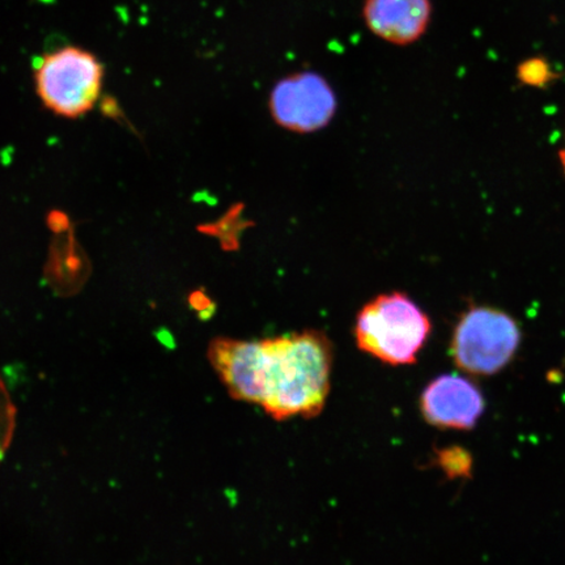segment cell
<instances>
[{
	"mask_svg": "<svg viewBox=\"0 0 565 565\" xmlns=\"http://www.w3.org/2000/svg\"><path fill=\"white\" fill-rule=\"evenodd\" d=\"M436 461L449 479L471 478L472 457L461 447L445 448L436 454Z\"/></svg>",
	"mask_w": 565,
	"mask_h": 565,
	"instance_id": "cell-9",
	"label": "cell"
},
{
	"mask_svg": "<svg viewBox=\"0 0 565 565\" xmlns=\"http://www.w3.org/2000/svg\"><path fill=\"white\" fill-rule=\"evenodd\" d=\"M271 116L282 129L307 134L328 126L337 111V96L329 82L315 71H300L275 84Z\"/></svg>",
	"mask_w": 565,
	"mask_h": 565,
	"instance_id": "cell-5",
	"label": "cell"
},
{
	"mask_svg": "<svg viewBox=\"0 0 565 565\" xmlns=\"http://www.w3.org/2000/svg\"><path fill=\"white\" fill-rule=\"evenodd\" d=\"M486 401L471 380L443 374L424 388L420 409L430 426L440 429L470 430L484 413Z\"/></svg>",
	"mask_w": 565,
	"mask_h": 565,
	"instance_id": "cell-6",
	"label": "cell"
},
{
	"mask_svg": "<svg viewBox=\"0 0 565 565\" xmlns=\"http://www.w3.org/2000/svg\"><path fill=\"white\" fill-rule=\"evenodd\" d=\"M105 70L97 56L67 45L34 61L35 92L55 116L79 118L95 108L102 96Z\"/></svg>",
	"mask_w": 565,
	"mask_h": 565,
	"instance_id": "cell-3",
	"label": "cell"
},
{
	"mask_svg": "<svg viewBox=\"0 0 565 565\" xmlns=\"http://www.w3.org/2000/svg\"><path fill=\"white\" fill-rule=\"evenodd\" d=\"M209 360L233 399L259 405L274 420L316 418L327 405L334 351L322 331L263 341L217 337Z\"/></svg>",
	"mask_w": 565,
	"mask_h": 565,
	"instance_id": "cell-1",
	"label": "cell"
},
{
	"mask_svg": "<svg viewBox=\"0 0 565 565\" xmlns=\"http://www.w3.org/2000/svg\"><path fill=\"white\" fill-rule=\"evenodd\" d=\"M521 341L520 324L511 315L498 308L471 307L459 318L450 352L459 370L489 377L511 364Z\"/></svg>",
	"mask_w": 565,
	"mask_h": 565,
	"instance_id": "cell-4",
	"label": "cell"
},
{
	"mask_svg": "<svg viewBox=\"0 0 565 565\" xmlns=\"http://www.w3.org/2000/svg\"><path fill=\"white\" fill-rule=\"evenodd\" d=\"M433 323L402 292L380 295L360 310L355 339L360 350L391 365L416 363Z\"/></svg>",
	"mask_w": 565,
	"mask_h": 565,
	"instance_id": "cell-2",
	"label": "cell"
},
{
	"mask_svg": "<svg viewBox=\"0 0 565 565\" xmlns=\"http://www.w3.org/2000/svg\"><path fill=\"white\" fill-rule=\"evenodd\" d=\"M559 162H561L562 171L565 175V139H564V145L562 147V150L559 151Z\"/></svg>",
	"mask_w": 565,
	"mask_h": 565,
	"instance_id": "cell-10",
	"label": "cell"
},
{
	"mask_svg": "<svg viewBox=\"0 0 565 565\" xmlns=\"http://www.w3.org/2000/svg\"><path fill=\"white\" fill-rule=\"evenodd\" d=\"M365 26L387 44L407 46L419 41L433 18L430 0H364Z\"/></svg>",
	"mask_w": 565,
	"mask_h": 565,
	"instance_id": "cell-7",
	"label": "cell"
},
{
	"mask_svg": "<svg viewBox=\"0 0 565 565\" xmlns=\"http://www.w3.org/2000/svg\"><path fill=\"white\" fill-rule=\"evenodd\" d=\"M17 428V407L13 405L11 395L0 379V462L11 447L13 434Z\"/></svg>",
	"mask_w": 565,
	"mask_h": 565,
	"instance_id": "cell-8",
	"label": "cell"
}]
</instances>
